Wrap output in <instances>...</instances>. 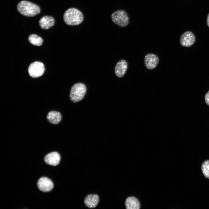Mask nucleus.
Listing matches in <instances>:
<instances>
[{"mask_svg":"<svg viewBox=\"0 0 209 209\" xmlns=\"http://www.w3.org/2000/svg\"><path fill=\"white\" fill-rule=\"evenodd\" d=\"M44 160L47 164L55 166L57 165L60 162V155L57 152H53L46 155L44 158Z\"/></svg>","mask_w":209,"mask_h":209,"instance_id":"1a4fd4ad","label":"nucleus"},{"mask_svg":"<svg viewBox=\"0 0 209 209\" xmlns=\"http://www.w3.org/2000/svg\"><path fill=\"white\" fill-rule=\"evenodd\" d=\"M17 9L21 14L28 17L35 16L40 12V8L39 6L26 1H22L19 2L17 6Z\"/></svg>","mask_w":209,"mask_h":209,"instance_id":"f257e3e1","label":"nucleus"},{"mask_svg":"<svg viewBox=\"0 0 209 209\" xmlns=\"http://www.w3.org/2000/svg\"><path fill=\"white\" fill-rule=\"evenodd\" d=\"M28 39L31 44L36 46L41 45L43 42V40L41 37L34 34L30 35L29 36Z\"/></svg>","mask_w":209,"mask_h":209,"instance_id":"2eb2a0df","label":"nucleus"},{"mask_svg":"<svg viewBox=\"0 0 209 209\" xmlns=\"http://www.w3.org/2000/svg\"><path fill=\"white\" fill-rule=\"evenodd\" d=\"M47 118L50 123L56 124L61 121L62 116L59 112L56 111H51L48 113L47 116Z\"/></svg>","mask_w":209,"mask_h":209,"instance_id":"ddd939ff","label":"nucleus"},{"mask_svg":"<svg viewBox=\"0 0 209 209\" xmlns=\"http://www.w3.org/2000/svg\"><path fill=\"white\" fill-rule=\"evenodd\" d=\"M112 21L120 27H124L129 23V19L126 12L123 10H118L111 15Z\"/></svg>","mask_w":209,"mask_h":209,"instance_id":"20e7f679","label":"nucleus"},{"mask_svg":"<svg viewBox=\"0 0 209 209\" xmlns=\"http://www.w3.org/2000/svg\"><path fill=\"white\" fill-rule=\"evenodd\" d=\"M38 187L40 190L43 192H48L53 188V184L49 179L45 177L41 178L37 183Z\"/></svg>","mask_w":209,"mask_h":209,"instance_id":"0eeeda50","label":"nucleus"},{"mask_svg":"<svg viewBox=\"0 0 209 209\" xmlns=\"http://www.w3.org/2000/svg\"><path fill=\"white\" fill-rule=\"evenodd\" d=\"M39 25L42 28L47 30L52 27L55 23V19L51 16H45L42 17L39 21Z\"/></svg>","mask_w":209,"mask_h":209,"instance_id":"9b49d317","label":"nucleus"},{"mask_svg":"<svg viewBox=\"0 0 209 209\" xmlns=\"http://www.w3.org/2000/svg\"><path fill=\"white\" fill-rule=\"evenodd\" d=\"M99 201L98 196L95 194H90L85 198L84 202L85 205L89 208H94L98 205Z\"/></svg>","mask_w":209,"mask_h":209,"instance_id":"f8f14e48","label":"nucleus"},{"mask_svg":"<svg viewBox=\"0 0 209 209\" xmlns=\"http://www.w3.org/2000/svg\"><path fill=\"white\" fill-rule=\"evenodd\" d=\"M84 17L82 12L78 9L70 8L64 13L63 19L65 23L70 26L79 25L83 21Z\"/></svg>","mask_w":209,"mask_h":209,"instance_id":"f03ea898","label":"nucleus"},{"mask_svg":"<svg viewBox=\"0 0 209 209\" xmlns=\"http://www.w3.org/2000/svg\"><path fill=\"white\" fill-rule=\"evenodd\" d=\"M125 204L127 209H138L140 207L139 201L133 197H128L126 200Z\"/></svg>","mask_w":209,"mask_h":209,"instance_id":"4468645a","label":"nucleus"},{"mask_svg":"<svg viewBox=\"0 0 209 209\" xmlns=\"http://www.w3.org/2000/svg\"><path fill=\"white\" fill-rule=\"evenodd\" d=\"M205 100L206 104L209 106V91L205 95Z\"/></svg>","mask_w":209,"mask_h":209,"instance_id":"f3484780","label":"nucleus"},{"mask_svg":"<svg viewBox=\"0 0 209 209\" xmlns=\"http://www.w3.org/2000/svg\"><path fill=\"white\" fill-rule=\"evenodd\" d=\"M203 173L205 177L209 179V160L205 161L201 165Z\"/></svg>","mask_w":209,"mask_h":209,"instance_id":"dca6fc26","label":"nucleus"},{"mask_svg":"<svg viewBox=\"0 0 209 209\" xmlns=\"http://www.w3.org/2000/svg\"><path fill=\"white\" fill-rule=\"evenodd\" d=\"M44 64L39 62H35L31 63L28 68V73L33 78L41 76L44 73Z\"/></svg>","mask_w":209,"mask_h":209,"instance_id":"39448f33","label":"nucleus"},{"mask_svg":"<svg viewBox=\"0 0 209 209\" xmlns=\"http://www.w3.org/2000/svg\"><path fill=\"white\" fill-rule=\"evenodd\" d=\"M159 59L156 55L149 53L146 55L144 59V64L145 67L149 69H152L157 66Z\"/></svg>","mask_w":209,"mask_h":209,"instance_id":"6e6552de","label":"nucleus"},{"mask_svg":"<svg viewBox=\"0 0 209 209\" xmlns=\"http://www.w3.org/2000/svg\"><path fill=\"white\" fill-rule=\"evenodd\" d=\"M86 92L85 85L83 83H79L75 84L71 87L70 98L73 102H77L82 100Z\"/></svg>","mask_w":209,"mask_h":209,"instance_id":"7ed1b4c3","label":"nucleus"},{"mask_svg":"<svg viewBox=\"0 0 209 209\" xmlns=\"http://www.w3.org/2000/svg\"><path fill=\"white\" fill-rule=\"evenodd\" d=\"M196 40L194 34L190 31H187L183 33L180 39L181 45L184 47H189L192 46Z\"/></svg>","mask_w":209,"mask_h":209,"instance_id":"423d86ee","label":"nucleus"},{"mask_svg":"<svg viewBox=\"0 0 209 209\" xmlns=\"http://www.w3.org/2000/svg\"><path fill=\"white\" fill-rule=\"evenodd\" d=\"M128 65L126 61L122 60L116 64L115 69L116 75L119 78H121L125 75L127 69Z\"/></svg>","mask_w":209,"mask_h":209,"instance_id":"9d476101","label":"nucleus"},{"mask_svg":"<svg viewBox=\"0 0 209 209\" xmlns=\"http://www.w3.org/2000/svg\"><path fill=\"white\" fill-rule=\"evenodd\" d=\"M207 24L208 26L209 27V13L207 17Z\"/></svg>","mask_w":209,"mask_h":209,"instance_id":"a211bd4d","label":"nucleus"}]
</instances>
